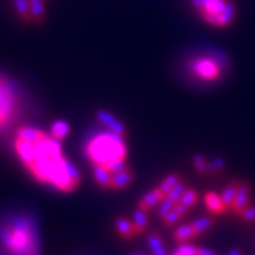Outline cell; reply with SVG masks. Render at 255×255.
Returning a JSON list of instances; mask_svg holds the SVG:
<instances>
[{"label": "cell", "instance_id": "obj_9", "mask_svg": "<svg viewBox=\"0 0 255 255\" xmlns=\"http://www.w3.org/2000/svg\"><path fill=\"white\" fill-rule=\"evenodd\" d=\"M133 182H135V173L130 167H128L119 173L112 174L110 189L111 190H124Z\"/></svg>", "mask_w": 255, "mask_h": 255}, {"label": "cell", "instance_id": "obj_2", "mask_svg": "<svg viewBox=\"0 0 255 255\" xmlns=\"http://www.w3.org/2000/svg\"><path fill=\"white\" fill-rule=\"evenodd\" d=\"M125 137L119 136L114 132L100 133L98 136L91 139L87 146V155L94 164L108 166L115 160L125 159L128 155Z\"/></svg>", "mask_w": 255, "mask_h": 255}, {"label": "cell", "instance_id": "obj_35", "mask_svg": "<svg viewBox=\"0 0 255 255\" xmlns=\"http://www.w3.org/2000/svg\"><path fill=\"white\" fill-rule=\"evenodd\" d=\"M174 209H176V211L182 216V217H184V216H187V213H189V210L187 209L184 204H182V203H176V206H174Z\"/></svg>", "mask_w": 255, "mask_h": 255}, {"label": "cell", "instance_id": "obj_27", "mask_svg": "<svg viewBox=\"0 0 255 255\" xmlns=\"http://www.w3.org/2000/svg\"><path fill=\"white\" fill-rule=\"evenodd\" d=\"M226 169V160L223 157H214L209 162V174H219Z\"/></svg>", "mask_w": 255, "mask_h": 255}, {"label": "cell", "instance_id": "obj_29", "mask_svg": "<svg viewBox=\"0 0 255 255\" xmlns=\"http://www.w3.org/2000/svg\"><path fill=\"white\" fill-rule=\"evenodd\" d=\"M107 128H108L110 132H114V133H117L119 136H127V127H125V124H124L122 121H119V119H115V121Z\"/></svg>", "mask_w": 255, "mask_h": 255}, {"label": "cell", "instance_id": "obj_23", "mask_svg": "<svg viewBox=\"0 0 255 255\" xmlns=\"http://www.w3.org/2000/svg\"><path fill=\"white\" fill-rule=\"evenodd\" d=\"M193 167L197 173L209 174V159L201 153L193 156Z\"/></svg>", "mask_w": 255, "mask_h": 255}, {"label": "cell", "instance_id": "obj_22", "mask_svg": "<svg viewBox=\"0 0 255 255\" xmlns=\"http://www.w3.org/2000/svg\"><path fill=\"white\" fill-rule=\"evenodd\" d=\"M180 180H182V176H180V174H177V173L167 174L163 180H162V183L159 184V189H160V190L163 191L164 194L167 196V193L172 190L174 186L180 182Z\"/></svg>", "mask_w": 255, "mask_h": 255}, {"label": "cell", "instance_id": "obj_36", "mask_svg": "<svg viewBox=\"0 0 255 255\" xmlns=\"http://www.w3.org/2000/svg\"><path fill=\"white\" fill-rule=\"evenodd\" d=\"M197 255H219V254H217L216 251H213V250L200 247V248H199V251H197Z\"/></svg>", "mask_w": 255, "mask_h": 255}, {"label": "cell", "instance_id": "obj_18", "mask_svg": "<svg viewBox=\"0 0 255 255\" xmlns=\"http://www.w3.org/2000/svg\"><path fill=\"white\" fill-rule=\"evenodd\" d=\"M132 223L135 226V231H136V236L142 234L147 227V223H149V217H147V211L142 210L137 207V210L133 213V219Z\"/></svg>", "mask_w": 255, "mask_h": 255}, {"label": "cell", "instance_id": "obj_11", "mask_svg": "<svg viewBox=\"0 0 255 255\" xmlns=\"http://www.w3.org/2000/svg\"><path fill=\"white\" fill-rule=\"evenodd\" d=\"M114 227L117 230L119 236L125 240L135 237L136 236V231H135V226L130 220L125 219V217H118L114 223Z\"/></svg>", "mask_w": 255, "mask_h": 255}, {"label": "cell", "instance_id": "obj_14", "mask_svg": "<svg viewBox=\"0 0 255 255\" xmlns=\"http://www.w3.org/2000/svg\"><path fill=\"white\" fill-rule=\"evenodd\" d=\"M238 186H240V182L238 180H231V182L228 183L227 186H224L223 187V190L220 193V196H221V199L224 201V204H226V207L227 210L233 207V204H234V200H236V196H237V190H238Z\"/></svg>", "mask_w": 255, "mask_h": 255}, {"label": "cell", "instance_id": "obj_21", "mask_svg": "<svg viewBox=\"0 0 255 255\" xmlns=\"http://www.w3.org/2000/svg\"><path fill=\"white\" fill-rule=\"evenodd\" d=\"M191 226L194 228V231L197 233V236H201V234H204L206 231H209L210 228H211V226H213V219L210 216L199 217V219H196L191 223Z\"/></svg>", "mask_w": 255, "mask_h": 255}, {"label": "cell", "instance_id": "obj_3", "mask_svg": "<svg viewBox=\"0 0 255 255\" xmlns=\"http://www.w3.org/2000/svg\"><path fill=\"white\" fill-rule=\"evenodd\" d=\"M190 70L196 77H199L204 81H216L221 77V67L213 58H197L190 65Z\"/></svg>", "mask_w": 255, "mask_h": 255}, {"label": "cell", "instance_id": "obj_39", "mask_svg": "<svg viewBox=\"0 0 255 255\" xmlns=\"http://www.w3.org/2000/svg\"><path fill=\"white\" fill-rule=\"evenodd\" d=\"M130 255H143V254H137V253H135V254H130Z\"/></svg>", "mask_w": 255, "mask_h": 255}, {"label": "cell", "instance_id": "obj_40", "mask_svg": "<svg viewBox=\"0 0 255 255\" xmlns=\"http://www.w3.org/2000/svg\"><path fill=\"white\" fill-rule=\"evenodd\" d=\"M254 243H255V241H254Z\"/></svg>", "mask_w": 255, "mask_h": 255}, {"label": "cell", "instance_id": "obj_1", "mask_svg": "<svg viewBox=\"0 0 255 255\" xmlns=\"http://www.w3.org/2000/svg\"><path fill=\"white\" fill-rule=\"evenodd\" d=\"M0 251L3 255H41L36 219L18 214L3 221L0 224Z\"/></svg>", "mask_w": 255, "mask_h": 255}, {"label": "cell", "instance_id": "obj_32", "mask_svg": "<svg viewBox=\"0 0 255 255\" xmlns=\"http://www.w3.org/2000/svg\"><path fill=\"white\" fill-rule=\"evenodd\" d=\"M176 251L183 255H197L199 248H197V247L191 246V244H187V243H182L180 246L177 247V250H176Z\"/></svg>", "mask_w": 255, "mask_h": 255}, {"label": "cell", "instance_id": "obj_8", "mask_svg": "<svg viewBox=\"0 0 255 255\" xmlns=\"http://www.w3.org/2000/svg\"><path fill=\"white\" fill-rule=\"evenodd\" d=\"M164 197H166V194H164L163 191L159 189V186H157L153 190L147 191L145 196L139 200L137 207L142 210H146V211H150L152 209L157 207V206L162 203V200H163Z\"/></svg>", "mask_w": 255, "mask_h": 255}, {"label": "cell", "instance_id": "obj_25", "mask_svg": "<svg viewBox=\"0 0 255 255\" xmlns=\"http://www.w3.org/2000/svg\"><path fill=\"white\" fill-rule=\"evenodd\" d=\"M186 189H187V187H186V183H184V180L182 179L180 182L174 186L172 190L167 193V197H169V199H172L174 203H179V201H180V199H182L183 193L186 191Z\"/></svg>", "mask_w": 255, "mask_h": 255}, {"label": "cell", "instance_id": "obj_5", "mask_svg": "<svg viewBox=\"0 0 255 255\" xmlns=\"http://www.w3.org/2000/svg\"><path fill=\"white\" fill-rule=\"evenodd\" d=\"M228 0H191L194 9L201 14H221L227 7Z\"/></svg>", "mask_w": 255, "mask_h": 255}, {"label": "cell", "instance_id": "obj_19", "mask_svg": "<svg viewBox=\"0 0 255 255\" xmlns=\"http://www.w3.org/2000/svg\"><path fill=\"white\" fill-rule=\"evenodd\" d=\"M147 247H149L152 255H167V251H166V247H164L162 238L156 233L150 234L147 237Z\"/></svg>", "mask_w": 255, "mask_h": 255}, {"label": "cell", "instance_id": "obj_10", "mask_svg": "<svg viewBox=\"0 0 255 255\" xmlns=\"http://www.w3.org/2000/svg\"><path fill=\"white\" fill-rule=\"evenodd\" d=\"M204 204H206V209L209 210L211 214H214V216H220V214H223L227 210L224 201L221 199V196H220L219 193H216V191H207L206 193Z\"/></svg>", "mask_w": 255, "mask_h": 255}, {"label": "cell", "instance_id": "obj_28", "mask_svg": "<svg viewBox=\"0 0 255 255\" xmlns=\"http://www.w3.org/2000/svg\"><path fill=\"white\" fill-rule=\"evenodd\" d=\"M95 117L98 119V122L102 124L104 127H108V125H111V124L117 119L112 112H110V111L107 110H98L97 111V114H95Z\"/></svg>", "mask_w": 255, "mask_h": 255}, {"label": "cell", "instance_id": "obj_38", "mask_svg": "<svg viewBox=\"0 0 255 255\" xmlns=\"http://www.w3.org/2000/svg\"><path fill=\"white\" fill-rule=\"evenodd\" d=\"M173 255H183V254H180V253H177V251H176V253H173Z\"/></svg>", "mask_w": 255, "mask_h": 255}, {"label": "cell", "instance_id": "obj_4", "mask_svg": "<svg viewBox=\"0 0 255 255\" xmlns=\"http://www.w3.org/2000/svg\"><path fill=\"white\" fill-rule=\"evenodd\" d=\"M236 14H237L236 4L228 0L227 7H226V10L221 14H201V18L206 23H209L210 26H214V27H226V26L231 24L234 21Z\"/></svg>", "mask_w": 255, "mask_h": 255}, {"label": "cell", "instance_id": "obj_7", "mask_svg": "<svg viewBox=\"0 0 255 255\" xmlns=\"http://www.w3.org/2000/svg\"><path fill=\"white\" fill-rule=\"evenodd\" d=\"M14 146H16L18 159L28 169L30 164L33 163V160H34V142H28V140L17 137Z\"/></svg>", "mask_w": 255, "mask_h": 255}, {"label": "cell", "instance_id": "obj_37", "mask_svg": "<svg viewBox=\"0 0 255 255\" xmlns=\"http://www.w3.org/2000/svg\"><path fill=\"white\" fill-rule=\"evenodd\" d=\"M227 255H243V251H241L240 248H234V250H231Z\"/></svg>", "mask_w": 255, "mask_h": 255}, {"label": "cell", "instance_id": "obj_30", "mask_svg": "<svg viewBox=\"0 0 255 255\" xmlns=\"http://www.w3.org/2000/svg\"><path fill=\"white\" fill-rule=\"evenodd\" d=\"M129 166H128L127 160L125 159H121V160H115V162H112L107 166V169L110 170L111 173L115 174V173H119V172H122V170H125L128 169Z\"/></svg>", "mask_w": 255, "mask_h": 255}, {"label": "cell", "instance_id": "obj_33", "mask_svg": "<svg viewBox=\"0 0 255 255\" xmlns=\"http://www.w3.org/2000/svg\"><path fill=\"white\" fill-rule=\"evenodd\" d=\"M240 217L247 221V223H255V207L253 206H248L241 214H240Z\"/></svg>", "mask_w": 255, "mask_h": 255}, {"label": "cell", "instance_id": "obj_24", "mask_svg": "<svg viewBox=\"0 0 255 255\" xmlns=\"http://www.w3.org/2000/svg\"><path fill=\"white\" fill-rule=\"evenodd\" d=\"M199 200V194H197V191L194 190V189H186V191L183 193L182 199L179 203H182L184 204L187 209H191L196 203Z\"/></svg>", "mask_w": 255, "mask_h": 255}, {"label": "cell", "instance_id": "obj_34", "mask_svg": "<svg viewBox=\"0 0 255 255\" xmlns=\"http://www.w3.org/2000/svg\"><path fill=\"white\" fill-rule=\"evenodd\" d=\"M7 97L4 95V92L3 90L0 88V121H3L4 117L7 115V114H4V108H7Z\"/></svg>", "mask_w": 255, "mask_h": 255}, {"label": "cell", "instance_id": "obj_12", "mask_svg": "<svg viewBox=\"0 0 255 255\" xmlns=\"http://www.w3.org/2000/svg\"><path fill=\"white\" fill-rule=\"evenodd\" d=\"M30 13H31L33 23L43 24L47 17L46 1L44 0H30Z\"/></svg>", "mask_w": 255, "mask_h": 255}, {"label": "cell", "instance_id": "obj_15", "mask_svg": "<svg viewBox=\"0 0 255 255\" xmlns=\"http://www.w3.org/2000/svg\"><path fill=\"white\" fill-rule=\"evenodd\" d=\"M173 237L177 243L182 244V243H187L190 240H194V238L199 237V236L194 231V228H193L191 224H183V226H180V227H177L174 230Z\"/></svg>", "mask_w": 255, "mask_h": 255}, {"label": "cell", "instance_id": "obj_16", "mask_svg": "<svg viewBox=\"0 0 255 255\" xmlns=\"http://www.w3.org/2000/svg\"><path fill=\"white\" fill-rule=\"evenodd\" d=\"M70 130H71L70 124L64 119H58V121L53 122V125H51V136L61 142L63 139L68 136Z\"/></svg>", "mask_w": 255, "mask_h": 255}, {"label": "cell", "instance_id": "obj_6", "mask_svg": "<svg viewBox=\"0 0 255 255\" xmlns=\"http://www.w3.org/2000/svg\"><path fill=\"white\" fill-rule=\"evenodd\" d=\"M250 201H251V186L247 182H240L237 196L231 207V211H234L237 216H240L250 206Z\"/></svg>", "mask_w": 255, "mask_h": 255}, {"label": "cell", "instance_id": "obj_26", "mask_svg": "<svg viewBox=\"0 0 255 255\" xmlns=\"http://www.w3.org/2000/svg\"><path fill=\"white\" fill-rule=\"evenodd\" d=\"M174 206H176V203L166 196L163 200H162V203L157 206V216L163 219L166 214H169V213L174 209Z\"/></svg>", "mask_w": 255, "mask_h": 255}, {"label": "cell", "instance_id": "obj_17", "mask_svg": "<svg viewBox=\"0 0 255 255\" xmlns=\"http://www.w3.org/2000/svg\"><path fill=\"white\" fill-rule=\"evenodd\" d=\"M13 6L21 21L33 23L31 13H30V0H13Z\"/></svg>", "mask_w": 255, "mask_h": 255}, {"label": "cell", "instance_id": "obj_31", "mask_svg": "<svg viewBox=\"0 0 255 255\" xmlns=\"http://www.w3.org/2000/svg\"><path fill=\"white\" fill-rule=\"evenodd\" d=\"M180 219H182V216L176 211V209H173L170 213H169V214H166V216H164L163 221L167 227H173V226H176V224L180 221Z\"/></svg>", "mask_w": 255, "mask_h": 255}, {"label": "cell", "instance_id": "obj_13", "mask_svg": "<svg viewBox=\"0 0 255 255\" xmlns=\"http://www.w3.org/2000/svg\"><path fill=\"white\" fill-rule=\"evenodd\" d=\"M92 173H94V177H95V182L98 183V186H100L101 189H110L112 173L107 169V166L94 164Z\"/></svg>", "mask_w": 255, "mask_h": 255}, {"label": "cell", "instance_id": "obj_20", "mask_svg": "<svg viewBox=\"0 0 255 255\" xmlns=\"http://www.w3.org/2000/svg\"><path fill=\"white\" fill-rule=\"evenodd\" d=\"M44 135H46L44 132H41L40 129L33 127H23L17 130V137L28 140V142H37L38 139H41Z\"/></svg>", "mask_w": 255, "mask_h": 255}]
</instances>
